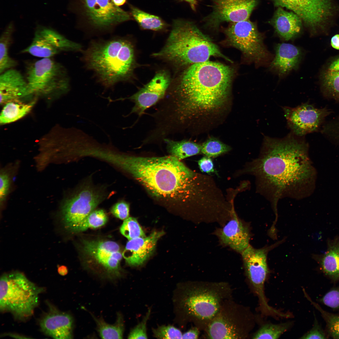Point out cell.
Returning a JSON list of instances; mask_svg holds the SVG:
<instances>
[{
    "label": "cell",
    "instance_id": "1",
    "mask_svg": "<svg viewBox=\"0 0 339 339\" xmlns=\"http://www.w3.org/2000/svg\"><path fill=\"white\" fill-rule=\"evenodd\" d=\"M234 71L208 61L187 67L157 104L154 115L159 124L178 134L191 129L199 117L218 110L229 98Z\"/></svg>",
    "mask_w": 339,
    "mask_h": 339
},
{
    "label": "cell",
    "instance_id": "2",
    "mask_svg": "<svg viewBox=\"0 0 339 339\" xmlns=\"http://www.w3.org/2000/svg\"><path fill=\"white\" fill-rule=\"evenodd\" d=\"M301 137L292 132L281 139L265 137L258 157L238 173L255 177L257 191L271 202L276 215L280 199L303 198L314 188V169Z\"/></svg>",
    "mask_w": 339,
    "mask_h": 339
},
{
    "label": "cell",
    "instance_id": "3",
    "mask_svg": "<svg viewBox=\"0 0 339 339\" xmlns=\"http://www.w3.org/2000/svg\"><path fill=\"white\" fill-rule=\"evenodd\" d=\"M112 165L130 174L156 198L191 205L196 211L212 203L213 178L196 172L171 155L159 157L117 154Z\"/></svg>",
    "mask_w": 339,
    "mask_h": 339
},
{
    "label": "cell",
    "instance_id": "4",
    "mask_svg": "<svg viewBox=\"0 0 339 339\" xmlns=\"http://www.w3.org/2000/svg\"><path fill=\"white\" fill-rule=\"evenodd\" d=\"M83 59L88 69L107 87L130 79L136 65L133 45L121 37L93 41Z\"/></svg>",
    "mask_w": 339,
    "mask_h": 339
},
{
    "label": "cell",
    "instance_id": "5",
    "mask_svg": "<svg viewBox=\"0 0 339 339\" xmlns=\"http://www.w3.org/2000/svg\"><path fill=\"white\" fill-rule=\"evenodd\" d=\"M153 55L179 67L207 61L212 56L231 62L193 22L181 19L173 20L165 44Z\"/></svg>",
    "mask_w": 339,
    "mask_h": 339
},
{
    "label": "cell",
    "instance_id": "6",
    "mask_svg": "<svg viewBox=\"0 0 339 339\" xmlns=\"http://www.w3.org/2000/svg\"><path fill=\"white\" fill-rule=\"evenodd\" d=\"M44 290L18 272L3 274L0 280V309L11 313L15 319L24 320L33 314Z\"/></svg>",
    "mask_w": 339,
    "mask_h": 339
},
{
    "label": "cell",
    "instance_id": "7",
    "mask_svg": "<svg viewBox=\"0 0 339 339\" xmlns=\"http://www.w3.org/2000/svg\"><path fill=\"white\" fill-rule=\"evenodd\" d=\"M173 302L176 318L211 320L220 308L219 295L210 289L179 284Z\"/></svg>",
    "mask_w": 339,
    "mask_h": 339
},
{
    "label": "cell",
    "instance_id": "8",
    "mask_svg": "<svg viewBox=\"0 0 339 339\" xmlns=\"http://www.w3.org/2000/svg\"><path fill=\"white\" fill-rule=\"evenodd\" d=\"M25 77L34 94H60L69 87L66 68L52 57L42 58L30 63L26 68Z\"/></svg>",
    "mask_w": 339,
    "mask_h": 339
},
{
    "label": "cell",
    "instance_id": "9",
    "mask_svg": "<svg viewBox=\"0 0 339 339\" xmlns=\"http://www.w3.org/2000/svg\"><path fill=\"white\" fill-rule=\"evenodd\" d=\"M275 5L291 10L301 19L311 36L328 33L334 13L331 0H271Z\"/></svg>",
    "mask_w": 339,
    "mask_h": 339
},
{
    "label": "cell",
    "instance_id": "10",
    "mask_svg": "<svg viewBox=\"0 0 339 339\" xmlns=\"http://www.w3.org/2000/svg\"><path fill=\"white\" fill-rule=\"evenodd\" d=\"M82 249L90 261V267L102 277L114 280L121 277L120 263L123 256L117 243L111 240H85Z\"/></svg>",
    "mask_w": 339,
    "mask_h": 339
},
{
    "label": "cell",
    "instance_id": "11",
    "mask_svg": "<svg viewBox=\"0 0 339 339\" xmlns=\"http://www.w3.org/2000/svg\"><path fill=\"white\" fill-rule=\"evenodd\" d=\"M278 244L258 249L249 245L241 253L246 275L258 299L259 309L265 316L273 315L276 310L268 304L264 284L269 272L267 254Z\"/></svg>",
    "mask_w": 339,
    "mask_h": 339
},
{
    "label": "cell",
    "instance_id": "12",
    "mask_svg": "<svg viewBox=\"0 0 339 339\" xmlns=\"http://www.w3.org/2000/svg\"><path fill=\"white\" fill-rule=\"evenodd\" d=\"M224 32L229 43L240 50L247 58L256 63L266 60L268 53L264 45L263 37L255 23L249 19L229 23Z\"/></svg>",
    "mask_w": 339,
    "mask_h": 339
},
{
    "label": "cell",
    "instance_id": "13",
    "mask_svg": "<svg viewBox=\"0 0 339 339\" xmlns=\"http://www.w3.org/2000/svg\"><path fill=\"white\" fill-rule=\"evenodd\" d=\"M103 194L90 186H85L66 200L61 208L64 227L68 231L78 233L87 216L103 200Z\"/></svg>",
    "mask_w": 339,
    "mask_h": 339
},
{
    "label": "cell",
    "instance_id": "14",
    "mask_svg": "<svg viewBox=\"0 0 339 339\" xmlns=\"http://www.w3.org/2000/svg\"><path fill=\"white\" fill-rule=\"evenodd\" d=\"M82 49L81 45L53 29L39 26L31 44L22 52L39 57L50 58L62 52L78 51Z\"/></svg>",
    "mask_w": 339,
    "mask_h": 339
},
{
    "label": "cell",
    "instance_id": "15",
    "mask_svg": "<svg viewBox=\"0 0 339 339\" xmlns=\"http://www.w3.org/2000/svg\"><path fill=\"white\" fill-rule=\"evenodd\" d=\"M81 13L91 26L106 29L130 20V13L115 5L112 0H78Z\"/></svg>",
    "mask_w": 339,
    "mask_h": 339
},
{
    "label": "cell",
    "instance_id": "16",
    "mask_svg": "<svg viewBox=\"0 0 339 339\" xmlns=\"http://www.w3.org/2000/svg\"><path fill=\"white\" fill-rule=\"evenodd\" d=\"M211 1L212 11L202 20L205 26L215 29L224 22H237L249 19L257 4V0Z\"/></svg>",
    "mask_w": 339,
    "mask_h": 339
},
{
    "label": "cell",
    "instance_id": "17",
    "mask_svg": "<svg viewBox=\"0 0 339 339\" xmlns=\"http://www.w3.org/2000/svg\"><path fill=\"white\" fill-rule=\"evenodd\" d=\"M292 132L301 137L317 131L330 112L326 108H317L308 103L296 107L283 108Z\"/></svg>",
    "mask_w": 339,
    "mask_h": 339
},
{
    "label": "cell",
    "instance_id": "18",
    "mask_svg": "<svg viewBox=\"0 0 339 339\" xmlns=\"http://www.w3.org/2000/svg\"><path fill=\"white\" fill-rule=\"evenodd\" d=\"M170 85L168 73L164 70L158 72L149 82L128 98L134 103L131 113L141 117L164 97Z\"/></svg>",
    "mask_w": 339,
    "mask_h": 339
},
{
    "label": "cell",
    "instance_id": "19",
    "mask_svg": "<svg viewBox=\"0 0 339 339\" xmlns=\"http://www.w3.org/2000/svg\"><path fill=\"white\" fill-rule=\"evenodd\" d=\"M221 244L241 253L250 245V238L249 226L238 217L232 203L231 218L223 227L216 232Z\"/></svg>",
    "mask_w": 339,
    "mask_h": 339
},
{
    "label": "cell",
    "instance_id": "20",
    "mask_svg": "<svg viewBox=\"0 0 339 339\" xmlns=\"http://www.w3.org/2000/svg\"><path fill=\"white\" fill-rule=\"evenodd\" d=\"M48 311L39 321L41 330L54 339H67L73 337V321L69 314L61 311L47 302Z\"/></svg>",
    "mask_w": 339,
    "mask_h": 339
},
{
    "label": "cell",
    "instance_id": "21",
    "mask_svg": "<svg viewBox=\"0 0 339 339\" xmlns=\"http://www.w3.org/2000/svg\"><path fill=\"white\" fill-rule=\"evenodd\" d=\"M0 94L1 104L33 95L25 77L14 68L0 73Z\"/></svg>",
    "mask_w": 339,
    "mask_h": 339
},
{
    "label": "cell",
    "instance_id": "22",
    "mask_svg": "<svg viewBox=\"0 0 339 339\" xmlns=\"http://www.w3.org/2000/svg\"><path fill=\"white\" fill-rule=\"evenodd\" d=\"M164 234L163 231H155L148 237L129 240L122 253L126 262L133 266L143 264L153 253L158 240Z\"/></svg>",
    "mask_w": 339,
    "mask_h": 339
},
{
    "label": "cell",
    "instance_id": "23",
    "mask_svg": "<svg viewBox=\"0 0 339 339\" xmlns=\"http://www.w3.org/2000/svg\"><path fill=\"white\" fill-rule=\"evenodd\" d=\"M318 81L323 95L339 102V54L329 57L323 64Z\"/></svg>",
    "mask_w": 339,
    "mask_h": 339
},
{
    "label": "cell",
    "instance_id": "24",
    "mask_svg": "<svg viewBox=\"0 0 339 339\" xmlns=\"http://www.w3.org/2000/svg\"><path fill=\"white\" fill-rule=\"evenodd\" d=\"M269 23L278 35L286 40L296 37L302 30L301 18L295 13L285 11L281 7H278Z\"/></svg>",
    "mask_w": 339,
    "mask_h": 339
},
{
    "label": "cell",
    "instance_id": "25",
    "mask_svg": "<svg viewBox=\"0 0 339 339\" xmlns=\"http://www.w3.org/2000/svg\"><path fill=\"white\" fill-rule=\"evenodd\" d=\"M302 55L301 50L292 44H278L275 47V56L270 65V68L280 75L286 74L298 68Z\"/></svg>",
    "mask_w": 339,
    "mask_h": 339
},
{
    "label": "cell",
    "instance_id": "26",
    "mask_svg": "<svg viewBox=\"0 0 339 339\" xmlns=\"http://www.w3.org/2000/svg\"><path fill=\"white\" fill-rule=\"evenodd\" d=\"M247 333L241 330L234 322L223 314L217 315L211 320L207 330L211 339H238L246 336Z\"/></svg>",
    "mask_w": 339,
    "mask_h": 339
},
{
    "label": "cell",
    "instance_id": "27",
    "mask_svg": "<svg viewBox=\"0 0 339 339\" xmlns=\"http://www.w3.org/2000/svg\"><path fill=\"white\" fill-rule=\"evenodd\" d=\"M164 142L170 155L180 160L201 153V145L189 140H175L166 138Z\"/></svg>",
    "mask_w": 339,
    "mask_h": 339
},
{
    "label": "cell",
    "instance_id": "28",
    "mask_svg": "<svg viewBox=\"0 0 339 339\" xmlns=\"http://www.w3.org/2000/svg\"><path fill=\"white\" fill-rule=\"evenodd\" d=\"M14 31V25L13 23H10L0 36V74L7 70L14 68L18 64L17 62L11 57L9 54Z\"/></svg>",
    "mask_w": 339,
    "mask_h": 339
},
{
    "label": "cell",
    "instance_id": "29",
    "mask_svg": "<svg viewBox=\"0 0 339 339\" xmlns=\"http://www.w3.org/2000/svg\"><path fill=\"white\" fill-rule=\"evenodd\" d=\"M129 7L132 18L143 29L159 31L167 26V24L159 17L147 13L131 4Z\"/></svg>",
    "mask_w": 339,
    "mask_h": 339
},
{
    "label": "cell",
    "instance_id": "30",
    "mask_svg": "<svg viewBox=\"0 0 339 339\" xmlns=\"http://www.w3.org/2000/svg\"><path fill=\"white\" fill-rule=\"evenodd\" d=\"M34 104V101L26 104L17 100L7 102L1 112L0 123L5 124L18 120L30 111Z\"/></svg>",
    "mask_w": 339,
    "mask_h": 339
},
{
    "label": "cell",
    "instance_id": "31",
    "mask_svg": "<svg viewBox=\"0 0 339 339\" xmlns=\"http://www.w3.org/2000/svg\"><path fill=\"white\" fill-rule=\"evenodd\" d=\"M96 322L98 332L102 339H122L124 330V319L122 315L118 313L115 323L113 324L107 323L102 318H97L92 315Z\"/></svg>",
    "mask_w": 339,
    "mask_h": 339
},
{
    "label": "cell",
    "instance_id": "32",
    "mask_svg": "<svg viewBox=\"0 0 339 339\" xmlns=\"http://www.w3.org/2000/svg\"><path fill=\"white\" fill-rule=\"evenodd\" d=\"M321 262L324 273L333 280L339 281V245L331 246Z\"/></svg>",
    "mask_w": 339,
    "mask_h": 339
},
{
    "label": "cell",
    "instance_id": "33",
    "mask_svg": "<svg viewBox=\"0 0 339 339\" xmlns=\"http://www.w3.org/2000/svg\"><path fill=\"white\" fill-rule=\"evenodd\" d=\"M291 322L278 324L266 323L262 325L254 333L252 338L276 339L279 338L291 327Z\"/></svg>",
    "mask_w": 339,
    "mask_h": 339
},
{
    "label": "cell",
    "instance_id": "34",
    "mask_svg": "<svg viewBox=\"0 0 339 339\" xmlns=\"http://www.w3.org/2000/svg\"><path fill=\"white\" fill-rule=\"evenodd\" d=\"M305 296L313 306L320 312L325 321L327 332L334 339H339V315L324 310L318 304L313 301L304 291Z\"/></svg>",
    "mask_w": 339,
    "mask_h": 339
},
{
    "label": "cell",
    "instance_id": "35",
    "mask_svg": "<svg viewBox=\"0 0 339 339\" xmlns=\"http://www.w3.org/2000/svg\"><path fill=\"white\" fill-rule=\"evenodd\" d=\"M231 150L229 145L217 139L211 137L201 145V153L210 158H215Z\"/></svg>",
    "mask_w": 339,
    "mask_h": 339
},
{
    "label": "cell",
    "instance_id": "36",
    "mask_svg": "<svg viewBox=\"0 0 339 339\" xmlns=\"http://www.w3.org/2000/svg\"><path fill=\"white\" fill-rule=\"evenodd\" d=\"M107 220V215L104 210H94L84 219L78 233L84 231L89 228H97L101 227L106 224Z\"/></svg>",
    "mask_w": 339,
    "mask_h": 339
},
{
    "label": "cell",
    "instance_id": "37",
    "mask_svg": "<svg viewBox=\"0 0 339 339\" xmlns=\"http://www.w3.org/2000/svg\"><path fill=\"white\" fill-rule=\"evenodd\" d=\"M120 230L121 234L129 240L146 237L137 220L133 217H128L124 220Z\"/></svg>",
    "mask_w": 339,
    "mask_h": 339
},
{
    "label": "cell",
    "instance_id": "38",
    "mask_svg": "<svg viewBox=\"0 0 339 339\" xmlns=\"http://www.w3.org/2000/svg\"><path fill=\"white\" fill-rule=\"evenodd\" d=\"M153 336L158 339H182L183 334L178 328L171 325H161L152 329Z\"/></svg>",
    "mask_w": 339,
    "mask_h": 339
},
{
    "label": "cell",
    "instance_id": "39",
    "mask_svg": "<svg viewBox=\"0 0 339 339\" xmlns=\"http://www.w3.org/2000/svg\"><path fill=\"white\" fill-rule=\"evenodd\" d=\"M151 310L149 309L146 314L139 322L130 332L128 338L131 339H147V325L151 314Z\"/></svg>",
    "mask_w": 339,
    "mask_h": 339
},
{
    "label": "cell",
    "instance_id": "40",
    "mask_svg": "<svg viewBox=\"0 0 339 339\" xmlns=\"http://www.w3.org/2000/svg\"><path fill=\"white\" fill-rule=\"evenodd\" d=\"M320 301L329 307L339 309V287L330 290L320 299Z\"/></svg>",
    "mask_w": 339,
    "mask_h": 339
},
{
    "label": "cell",
    "instance_id": "41",
    "mask_svg": "<svg viewBox=\"0 0 339 339\" xmlns=\"http://www.w3.org/2000/svg\"><path fill=\"white\" fill-rule=\"evenodd\" d=\"M130 206L129 203L123 201H120L112 207L110 212L115 217L121 220L128 218L129 214Z\"/></svg>",
    "mask_w": 339,
    "mask_h": 339
},
{
    "label": "cell",
    "instance_id": "42",
    "mask_svg": "<svg viewBox=\"0 0 339 339\" xmlns=\"http://www.w3.org/2000/svg\"><path fill=\"white\" fill-rule=\"evenodd\" d=\"M302 339H326V336L319 324L317 320L315 319L314 324L312 328L304 335L301 338Z\"/></svg>",
    "mask_w": 339,
    "mask_h": 339
},
{
    "label": "cell",
    "instance_id": "43",
    "mask_svg": "<svg viewBox=\"0 0 339 339\" xmlns=\"http://www.w3.org/2000/svg\"><path fill=\"white\" fill-rule=\"evenodd\" d=\"M0 200L3 201L8 191L9 186V179L7 173L3 172L0 175Z\"/></svg>",
    "mask_w": 339,
    "mask_h": 339
},
{
    "label": "cell",
    "instance_id": "44",
    "mask_svg": "<svg viewBox=\"0 0 339 339\" xmlns=\"http://www.w3.org/2000/svg\"><path fill=\"white\" fill-rule=\"evenodd\" d=\"M198 164L201 172L210 174L215 172L213 161L210 157L205 156L198 161Z\"/></svg>",
    "mask_w": 339,
    "mask_h": 339
},
{
    "label": "cell",
    "instance_id": "45",
    "mask_svg": "<svg viewBox=\"0 0 339 339\" xmlns=\"http://www.w3.org/2000/svg\"><path fill=\"white\" fill-rule=\"evenodd\" d=\"M325 128L324 131L329 132L331 135L336 139L339 143V121L333 126H328ZM328 133V132H327Z\"/></svg>",
    "mask_w": 339,
    "mask_h": 339
},
{
    "label": "cell",
    "instance_id": "46",
    "mask_svg": "<svg viewBox=\"0 0 339 339\" xmlns=\"http://www.w3.org/2000/svg\"><path fill=\"white\" fill-rule=\"evenodd\" d=\"M199 332L196 327L193 328L183 334L182 339H197Z\"/></svg>",
    "mask_w": 339,
    "mask_h": 339
},
{
    "label": "cell",
    "instance_id": "47",
    "mask_svg": "<svg viewBox=\"0 0 339 339\" xmlns=\"http://www.w3.org/2000/svg\"><path fill=\"white\" fill-rule=\"evenodd\" d=\"M330 44L333 48L339 50V34H336L331 37Z\"/></svg>",
    "mask_w": 339,
    "mask_h": 339
},
{
    "label": "cell",
    "instance_id": "48",
    "mask_svg": "<svg viewBox=\"0 0 339 339\" xmlns=\"http://www.w3.org/2000/svg\"><path fill=\"white\" fill-rule=\"evenodd\" d=\"M188 3L190 5L192 9L194 11L196 10V6L197 5L198 0H184Z\"/></svg>",
    "mask_w": 339,
    "mask_h": 339
},
{
    "label": "cell",
    "instance_id": "49",
    "mask_svg": "<svg viewBox=\"0 0 339 339\" xmlns=\"http://www.w3.org/2000/svg\"><path fill=\"white\" fill-rule=\"evenodd\" d=\"M57 271L59 274L62 276H65L68 272V270L67 267L64 266H58Z\"/></svg>",
    "mask_w": 339,
    "mask_h": 339
},
{
    "label": "cell",
    "instance_id": "50",
    "mask_svg": "<svg viewBox=\"0 0 339 339\" xmlns=\"http://www.w3.org/2000/svg\"><path fill=\"white\" fill-rule=\"evenodd\" d=\"M7 336L14 337L16 338H27V337H25L24 336L19 335L17 334L13 333H8L6 334Z\"/></svg>",
    "mask_w": 339,
    "mask_h": 339
},
{
    "label": "cell",
    "instance_id": "51",
    "mask_svg": "<svg viewBox=\"0 0 339 339\" xmlns=\"http://www.w3.org/2000/svg\"><path fill=\"white\" fill-rule=\"evenodd\" d=\"M127 0H112L114 4L116 6L119 7L124 5Z\"/></svg>",
    "mask_w": 339,
    "mask_h": 339
},
{
    "label": "cell",
    "instance_id": "52",
    "mask_svg": "<svg viewBox=\"0 0 339 339\" xmlns=\"http://www.w3.org/2000/svg\"><path fill=\"white\" fill-rule=\"evenodd\" d=\"M148 137H149V136H148Z\"/></svg>",
    "mask_w": 339,
    "mask_h": 339
}]
</instances>
